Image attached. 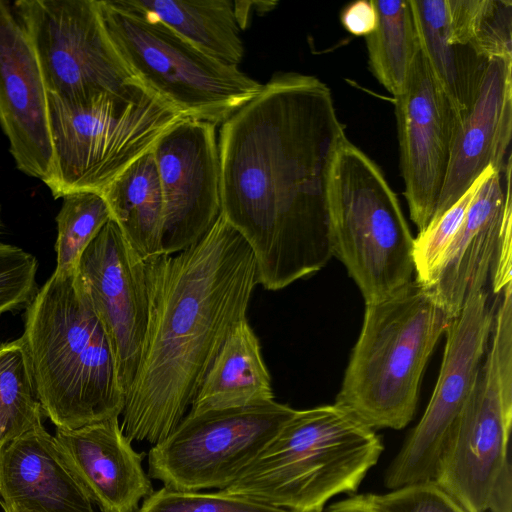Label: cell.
I'll list each match as a JSON object with an SVG mask.
<instances>
[{"mask_svg": "<svg viewBox=\"0 0 512 512\" xmlns=\"http://www.w3.org/2000/svg\"><path fill=\"white\" fill-rule=\"evenodd\" d=\"M346 137L319 78L277 72L219 130L221 213L251 247L258 284L283 289L333 257L328 179Z\"/></svg>", "mask_w": 512, "mask_h": 512, "instance_id": "1", "label": "cell"}, {"mask_svg": "<svg viewBox=\"0 0 512 512\" xmlns=\"http://www.w3.org/2000/svg\"><path fill=\"white\" fill-rule=\"evenodd\" d=\"M146 269L149 317L121 428L154 445L187 414L229 333L247 319L258 277L251 247L222 213L199 241Z\"/></svg>", "mask_w": 512, "mask_h": 512, "instance_id": "2", "label": "cell"}, {"mask_svg": "<svg viewBox=\"0 0 512 512\" xmlns=\"http://www.w3.org/2000/svg\"><path fill=\"white\" fill-rule=\"evenodd\" d=\"M24 319L21 337L38 399L56 428L119 417L125 396L114 353L75 271L54 270Z\"/></svg>", "mask_w": 512, "mask_h": 512, "instance_id": "3", "label": "cell"}, {"mask_svg": "<svg viewBox=\"0 0 512 512\" xmlns=\"http://www.w3.org/2000/svg\"><path fill=\"white\" fill-rule=\"evenodd\" d=\"M452 319L415 279L365 304L335 404L372 430L404 428L414 416L426 364Z\"/></svg>", "mask_w": 512, "mask_h": 512, "instance_id": "4", "label": "cell"}, {"mask_svg": "<svg viewBox=\"0 0 512 512\" xmlns=\"http://www.w3.org/2000/svg\"><path fill=\"white\" fill-rule=\"evenodd\" d=\"M383 446L375 432L337 404L296 410L223 491L290 512H320L357 490Z\"/></svg>", "mask_w": 512, "mask_h": 512, "instance_id": "5", "label": "cell"}, {"mask_svg": "<svg viewBox=\"0 0 512 512\" xmlns=\"http://www.w3.org/2000/svg\"><path fill=\"white\" fill-rule=\"evenodd\" d=\"M327 199L333 256L365 304L414 279V237L398 198L380 167L347 136L331 162Z\"/></svg>", "mask_w": 512, "mask_h": 512, "instance_id": "6", "label": "cell"}, {"mask_svg": "<svg viewBox=\"0 0 512 512\" xmlns=\"http://www.w3.org/2000/svg\"><path fill=\"white\" fill-rule=\"evenodd\" d=\"M106 33L135 78L184 118L221 125L262 84L205 53L135 0H97Z\"/></svg>", "mask_w": 512, "mask_h": 512, "instance_id": "7", "label": "cell"}, {"mask_svg": "<svg viewBox=\"0 0 512 512\" xmlns=\"http://www.w3.org/2000/svg\"><path fill=\"white\" fill-rule=\"evenodd\" d=\"M52 147L43 183L55 199L101 192L149 152L182 115L150 91L138 96L103 93L70 103L47 94Z\"/></svg>", "mask_w": 512, "mask_h": 512, "instance_id": "8", "label": "cell"}, {"mask_svg": "<svg viewBox=\"0 0 512 512\" xmlns=\"http://www.w3.org/2000/svg\"><path fill=\"white\" fill-rule=\"evenodd\" d=\"M512 283L499 294L486 353L472 392L438 461L434 481L467 512H486L510 462Z\"/></svg>", "mask_w": 512, "mask_h": 512, "instance_id": "9", "label": "cell"}, {"mask_svg": "<svg viewBox=\"0 0 512 512\" xmlns=\"http://www.w3.org/2000/svg\"><path fill=\"white\" fill-rule=\"evenodd\" d=\"M13 10L37 56L47 94L70 103L148 90L110 41L97 0H18Z\"/></svg>", "mask_w": 512, "mask_h": 512, "instance_id": "10", "label": "cell"}, {"mask_svg": "<svg viewBox=\"0 0 512 512\" xmlns=\"http://www.w3.org/2000/svg\"><path fill=\"white\" fill-rule=\"evenodd\" d=\"M295 409L275 400L243 408L186 414L148 453V475L164 487L200 491L231 484Z\"/></svg>", "mask_w": 512, "mask_h": 512, "instance_id": "11", "label": "cell"}, {"mask_svg": "<svg viewBox=\"0 0 512 512\" xmlns=\"http://www.w3.org/2000/svg\"><path fill=\"white\" fill-rule=\"evenodd\" d=\"M498 295L491 302L486 288L468 295L445 335L443 359L427 408L385 474V485L397 489L430 481L449 434L475 384L486 353Z\"/></svg>", "mask_w": 512, "mask_h": 512, "instance_id": "12", "label": "cell"}, {"mask_svg": "<svg viewBox=\"0 0 512 512\" xmlns=\"http://www.w3.org/2000/svg\"><path fill=\"white\" fill-rule=\"evenodd\" d=\"M164 206L163 254L199 241L222 211L217 125L181 118L151 149Z\"/></svg>", "mask_w": 512, "mask_h": 512, "instance_id": "13", "label": "cell"}, {"mask_svg": "<svg viewBox=\"0 0 512 512\" xmlns=\"http://www.w3.org/2000/svg\"><path fill=\"white\" fill-rule=\"evenodd\" d=\"M75 277L109 339L126 396L139 364L149 317L146 261L111 219L83 252Z\"/></svg>", "mask_w": 512, "mask_h": 512, "instance_id": "14", "label": "cell"}, {"mask_svg": "<svg viewBox=\"0 0 512 512\" xmlns=\"http://www.w3.org/2000/svg\"><path fill=\"white\" fill-rule=\"evenodd\" d=\"M512 160L495 169L474 196L428 289L455 318L469 294L486 288L498 295L512 282Z\"/></svg>", "mask_w": 512, "mask_h": 512, "instance_id": "15", "label": "cell"}, {"mask_svg": "<svg viewBox=\"0 0 512 512\" xmlns=\"http://www.w3.org/2000/svg\"><path fill=\"white\" fill-rule=\"evenodd\" d=\"M394 99L404 196L420 232L437 207L457 118L420 50L404 92Z\"/></svg>", "mask_w": 512, "mask_h": 512, "instance_id": "16", "label": "cell"}, {"mask_svg": "<svg viewBox=\"0 0 512 512\" xmlns=\"http://www.w3.org/2000/svg\"><path fill=\"white\" fill-rule=\"evenodd\" d=\"M0 126L16 167L42 181L52 147L47 90L33 46L13 7L0 0Z\"/></svg>", "mask_w": 512, "mask_h": 512, "instance_id": "17", "label": "cell"}, {"mask_svg": "<svg viewBox=\"0 0 512 512\" xmlns=\"http://www.w3.org/2000/svg\"><path fill=\"white\" fill-rule=\"evenodd\" d=\"M512 59L488 60L473 101L455 126L448 168L434 216L453 206L489 167L502 173L511 158Z\"/></svg>", "mask_w": 512, "mask_h": 512, "instance_id": "18", "label": "cell"}, {"mask_svg": "<svg viewBox=\"0 0 512 512\" xmlns=\"http://www.w3.org/2000/svg\"><path fill=\"white\" fill-rule=\"evenodd\" d=\"M60 453L71 473L102 512H137L153 493L143 453L135 451L119 417L76 429H57Z\"/></svg>", "mask_w": 512, "mask_h": 512, "instance_id": "19", "label": "cell"}, {"mask_svg": "<svg viewBox=\"0 0 512 512\" xmlns=\"http://www.w3.org/2000/svg\"><path fill=\"white\" fill-rule=\"evenodd\" d=\"M0 504L28 512H94L43 425L0 450Z\"/></svg>", "mask_w": 512, "mask_h": 512, "instance_id": "20", "label": "cell"}, {"mask_svg": "<svg viewBox=\"0 0 512 512\" xmlns=\"http://www.w3.org/2000/svg\"><path fill=\"white\" fill-rule=\"evenodd\" d=\"M274 400L271 376L248 319L237 323L215 356L187 414L243 408Z\"/></svg>", "mask_w": 512, "mask_h": 512, "instance_id": "21", "label": "cell"}, {"mask_svg": "<svg viewBox=\"0 0 512 512\" xmlns=\"http://www.w3.org/2000/svg\"><path fill=\"white\" fill-rule=\"evenodd\" d=\"M420 51L457 123L470 107L488 60L449 38L446 0H410Z\"/></svg>", "mask_w": 512, "mask_h": 512, "instance_id": "22", "label": "cell"}, {"mask_svg": "<svg viewBox=\"0 0 512 512\" xmlns=\"http://www.w3.org/2000/svg\"><path fill=\"white\" fill-rule=\"evenodd\" d=\"M101 194L112 219L144 261L163 254L164 206L151 150L117 175Z\"/></svg>", "mask_w": 512, "mask_h": 512, "instance_id": "23", "label": "cell"}, {"mask_svg": "<svg viewBox=\"0 0 512 512\" xmlns=\"http://www.w3.org/2000/svg\"><path fill=\"white\" fill-rule=\"evenodd\" d=\"M199 49L239 66L245 48L235 2L231 0H135Z\"/></svg>", "mask_w": 512, "mask_h": 512, "instance_id": "24", "label": "cell"}, {"mask_svg": "<svg viewBox=\"0 0 512 512\" xmlns=\"http://www.w3.org/2000/svg\"><path fill=\"white\" fill-rule=\"evenodd\" d=\"M378 23L365 37L368 66L377 81L395 97L407 85L420 50L410 0H373Z\"/></svg>", "mask_w": 512, "mask_h": 512, "instance_id": "25", "label": "cell"}, {"mask_svg": "<svg viewBox=\"0 0 512 512\" xmlns=\"http://www.w3.org/2000/svg\"><path fill=\"white\" fill-rule=\"evenodd\" d=\"M43 416L22 337L0 343V449L43 425Z\"/></svg>", "mask_w": 512, "mask_h": 512, "instance_id": "26", "label": "cell"}, {"mask_svg": "<svg viewBox=\"0 0 512 512\" xmlns=\"http://www.w3.org/2000/svg\"><path fill=\"white\" fill-rule=\"evenodd\" d=\"M449 38L485 59H512V2L446 0Z\"/></svg>", "mask_w": 512, "mask_h": 512, "instance_id": "27", "label": "cell"}, {"mask_svg": "<svg viewBox=\"0 0 512 512\" xmlns=\"http://www.w3.org/2000/svg\"><path fill=\"white\" fill-rule=\"evenodd\" d=\"M111 219L101 192L78 191L64 196L56 216L55 271H75L85 249Z\"/></svg>", "mask_w": 512, "mask_h": 512, "instance_id": "28", "label": "cell"}, {"mask_svg": "<svg viewBox=\"0 0 512 512\" xmlns=\"http://www.w3.org/2000/svg\"><path fill=\"white\" fill-rule=\"evenodd\" d=\"M493 169L487 168L453 206L414 238V279L424 288L432 286L441 260L462 225L474 196Z\"/></svg>", "mask_w": 512, "mask_h": 512, "instance_id": "29", "label": "cell"}, {"mask_svg": "<svg viewBox=\"0 0 512 512\" xmlns=\"http://www.w3.org/2000/svg\"><path fill=\"white\" fill-rule=\"evenodd\" d=\"M137 512H290L256 500L227 493L182 491L162 487L142 501Z\"/></svg>", "mask_w": 512, "mask_h": 512, "instance_id": "30", "label": "cell"}, {"mask_svg": "<svg viewBox=\"0 0 512 512\" xmlns=\"http://www.w3.org/2000/svg\"><path fill=\"white\" fill-rule=\"evenodd\" d=\"M36 272L34 255L0 242V316L29 304L37 292Z\"/></svg>", "mask_w": 512, "mask_h": 512, "instance_id": "31", "label": "cell"}, {"mask_svg": "<svg viewBox=\"0 0 512 512\" xmlns=\"http://www.w3.org/2000/svg\"><path fill=\"white\" fill-rule=\"evenodd\" d=\"M374 512H467L434 480L406 485L385 494H368Z\"/></svg>", "mask_w": 512, "mask_h": 512, "instance_id": "32", "label": "cell"}, {"mask_svg": "<svg viewBox=\"0 0 512 512\" xmlns=\"http://www.w3.org/2000/svg\"><path fill=\"white\" fill-rule=\"evenodd\" d=\"M344 29L355 36H368L377 27L373 0H358L345 6L340 14Z\"/></svg>", "mask_w": 512, "mask_h": 512, "instance_id": "33", "label": "cell"}, {"mask_svg": "<svg viewBox=\"0 0 512 512\" xmlns=\"http://www.w3.org/2000/svg\"><path fill=\"white\" fill-rule=\"evenodd\" d=\"M509 462L500 474L492 492L488 509L490 512H512V476Z\"/></svg>", "mask_w": 512, "mask_h": 512, "instance_id": "34", "label": "cell"}, {"mask_svg": "<svg viewBox=\"0 0 512 512\" xmlns=\"http://www.w3.org/2000/svg\"><path fill=\"white\" fill-rule=\"evenodd\" d=\"M320 512H374L366 495L350 497L324 507Z\"/></svg>", "mask_w": 512, "mask_h": 512, "instance_id": "35", "label": "cell"}, {"mask_svg": "<svg viewBox=\"0 0 512 512\" xmlns=\"http://www.w3.org/2000/svg\"><path fill=\"white\" fill-rule=\"evenodd\" d=\"M4 512H28L20 508L8 506L5 504H0Z\"/></svg>", "mask_w": 512, "mask_h": 512, "instance_id": "36", "label": "cell"}, {"mask_svg": "<svg viewBox=\"0 0 512 512\" xmlns=\"http://www.w3.org/2000/svg\"><path fill=\"white\" fill-rule=\"evenodd\" d=\"M0 227H1V205H0Z\"/></svg>", "mask_w": 512, "mask_h": 512, "instance_id": "37", "label": "cell"}, {"mask_svg": "<svg viewBox=\"0 0 512 512\" xmlns=\"http://www.w3.org/2000/svg\"><path fill=\"white\" fill-rule=\"evenodd\" d=\"M1 450V449H0Z\"/></svg>", "mask_w": 512, "mask_h": 512, "instance_id": "38", "label": "cell"}]
</instances>
